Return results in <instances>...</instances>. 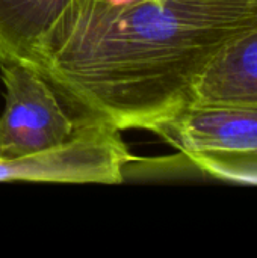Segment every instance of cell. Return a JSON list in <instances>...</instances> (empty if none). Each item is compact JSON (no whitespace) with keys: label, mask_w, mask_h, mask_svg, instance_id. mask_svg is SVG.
Instances as JSON below:
<instances>
[{"label":"cell","mask_w":257,"mask_h":258,"mask_svg":"<svg viewBox=\"0 0 257 258\" xmlns=\"http://www.w3.org/2000/svg\"><path fill=\"white\" fill-rule=\"evenodd\" d=\"M68 0H0V63H24Z\"/></svg>","instance_id":"6"},{"label":"cell","mask_w":257,"mask_h":258,"mask_svg":"<svg viewBox=\"0 0 257 258\" xmlns=\"http://www.w3.org/2000/svg\"><path fill=\"white\" fill-rule=\"evenodd\" d=\"M0 79L5 86L0 156L15 157L55 147L89 121L77 118L48 80L24 63H0Z\"/></svg>","instance_id":"4"},{"label":"cell","mask_w":257,"mask_h":258,"mask_svg":"<svg viewBox=\"0 0 257 258\" xmlns=\"http://www.w3.org/2000/svg\"><path fill=\"white\" fill-rule=\"evenodd\" d=\"M132 162L120 130L101 121H85L62 144L15 157L0 156V183L120 184Z\"/></svg>","instance_id":"3"},{"label":"cell","mask_w":257,"mask_h":258,"mask_svg":"<svg viewBox=\"0 0 257 258\" xmlns=\"http://www.w3.org/2000/svg\"><path fill=\"white\" fill-rule=\"evenodd\" d=\"M189 103H257V20L212 60Z\"/></svg>","instance_id":"5"},{"label":"cell","mask_w":257,"mask_h":258,"mask_svg":"<svg viewBox=\"0 0 257 258\" xmlns=\"http://www.w3.org/2000/svg\"><path fill=\"white\" fill-rule=\"evenodd\" d=\"M147 130L211 177L257 184V103H188Z\"/></svg>","instance_id":"2"},{"label":"cell","mask_w":257,"mask_h":258,"mask_svg":"<svg viewBox=\"0 0 257 258\" xmlns=\"http://www.w3.org/2000/svg\"><path fill=\"white\" fill-rule=\"evenodd\" d=\"M256 20L257 0H68L24 65L77 118L147 130Z\"/></svg>","instance_id":"1"}]
</instances>
